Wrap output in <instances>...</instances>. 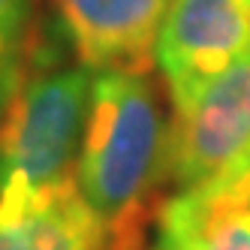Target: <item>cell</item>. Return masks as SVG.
Here are the masks:
<instances>
[{
	"mask_svg": "<svg viewBox=\"0 0 250 250\" xmlns=\"http://www.w3.org/2000/svg\"><path fill=\"white\" fill-rule=\"evenodd\" d=\"M169 124L148 73L100 69L82 133L76 187L112 238L148 226V202L163 184Z\"/></svg>",
	"mask_w": 250,
	"mask_h": 250,
	"instance_id": "cell-1",
	"label": "cell"
},
{
	"mask_svg": "<svg viewBox=\"0 0 250 250\" xmlns=\"http://www.w3.org/2000/svg\"><path fill=\"white\" fill-rule=\"evenodd\" d=\"M94 69L33 45L27 73L0 115V220H15L76 184Z\"/></svg>",
	"mask_w": 250,
	"mask_h": 250,
	"instance_id": "cell-2",
	"label": "cell"
},
{
	"mask_svg": "<svg viewBox=\"0 0 250 250\" xmlns=\"http://www.w3.org/2000/svg\"><path fill=\"white\" fill-rule=\"evenodd\" d=\"M154 61L172 109L196 100L241 61H250V0H169Z\"/></svg>",
	"mask_w": 250,
	"mask_h": 250,
	"instance_id": "cell-3",
	"label": "cell"
},
{
	"mask_svg": "<svg viewBox=\"0 0 250 250\" xmlns=\"http://www.w3.org/2000/svg\"><path fill=\"white\" fill-rule=\"evenodd\" d=\"M250 145V61L217 76L181 109H172L163 184L190 190L220 175Z\"/></svg>",
	"mask_w": 250,
	"mask_h": 250,
	"instance_id": "cell-4",
	"label": "cell"
},
{
	"mask_svg": "<svg viewBox=\"0 0 250 250\" xmlns=\"http://www.w3.org/2000/svg\"><path fill=\"white\" fill-rule=\"evenodd\" d=\"M79 61L100 69L148 73L169 0H51Z\"/></svg>",
	"mask_w": 250,
	"mask_h": 250,
	"instance_id": "cell-5",
	"label": "cell"
},
{
	"mask_svg": "<svg viewBox=\"0 0 250 250\" xmlns=\"http://www.w3.org/2000/svg\"><path fill=\"white\" fill-rule=\"evenodd\" d=\"M112 232L76 184L58 190L15 220H0V250H109Z\"/></svg>",
	"mask_w": 250,
	"mask_h": 250,
	"instance_id": "cell-6",
	"label": "cell"
},
{
	"mask_svg": "<svg viewBox=\"0 0 250 250\" xmlns=\"http://www.w3.org/2000/svg\"><path fill=\"white\" fill-rule=\"evenodd\" d=\"M157 226L178 232L193 250H250V202L214 205L181 190L160 205Z\"/></svg>",
	"mask_w": 250,
	"mask_h": 250,
	"instance_id": "cell-7",
	"label": "cell"
},
{
	"mask_svg": "<svg viewBox=\"0 0 250 250\" xmlns=\"http://www.w3.org/2000/svg\"><path fill=\"white\" fill-rule=\"evenodd\" d=\"M33 3L37 0H0V115L33 55Z\"/></svg>",
	"mask_w": 250,
	"mask_h": 250,
	"instance_id": "cell-8",
	"label": "cell"
},
{
	"mask_svg": "<svg viewBox=\"0 0 250 250\" xmlns=\"http://www.w3.org/2000/svg\"><path fill=\"white\" fill-rule=\"evenodd\" d=\"M142 247H145V226L124 229L109 241V250H142Z\"/></svg>",
	"mask_w": 250,
	"mask_h": 250,
	"instance_id": "cell-9",
	"label": "cell"
},
{
	"mask_svg": "<svg viewBox=\"0 0 250 250\" xmlns=\"http://www.w3.org/2000/svg\"><path fill=\"white\" fill-rule=\"evenodd\" d=\"M148 250H193L178 232L166 229V226H157V235H154V244Z\"/></svg>",
	"mask_w": 250,
	"mask_h": 250,
	"instance_id": "cell-10",
	"label": "cell"
}]
</instances>
